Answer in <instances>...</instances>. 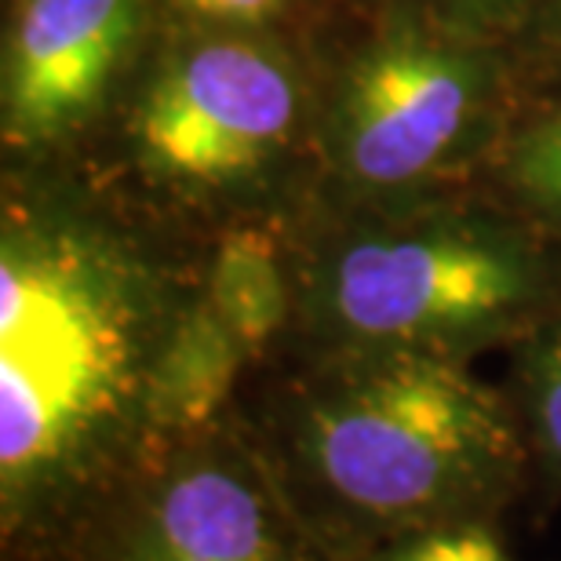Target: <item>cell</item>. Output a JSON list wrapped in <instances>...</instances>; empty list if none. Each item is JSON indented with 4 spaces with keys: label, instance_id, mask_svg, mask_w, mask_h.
Returning a JSON list of instances; mask_svg holds the SVG:
<instances>
[{
    "label": "cell",
    "instance_id": "cell-4",
    "mask_svg": "<svg viewBox=\"0 0 561 561\" xmlns=\"http://www.w3.org/2000/svg\"><path fill=\"white\" fill-rule=\"evenodd\" d=\"M500 62L453 26L405 22L346 62L324 117L332 172L362 194H401L459 164L496 114Z\"/></svg>",
    "mask_w": 561,
    "mask_h": 561
},
{
    "label": "cell",
    "instance_id": "cell-12",
    "mask_svg": "<svg viewBox=\"0 0 561 561\" xmlns=\"http://www.w3.org/2000/svg\"><path fill=\"white\" fill-rule=\"evenodd\" d=\"M376 561H511L500 540L481 522L445 525V529L412 533L379 551Z\"/></svg>",
    "mask_w": 561,
    "mask_h": 561
},
{
    "label": "cell",
    "instance_id": "cell-9",
    "mask_svg": "<svg viewBox=\"0 0 561 561\" xmlns=\"http://www.w3.org/2000/svg\"><path fill=\"white\" fill-rule=\"evenodd\" d=\"M197 291L252 354H260L296 310V274L280 260L277 238L260 227L230 230L219 241Z\"/></svg>",
    "mask_w": 561,
    "mask_h": 561
},
{
    "label": "cell",
    "instance_id": "cell-3",
    "mask_svg": "<svg viewBox=\"0 0 561 561\" xmlns=\"http://www.w3.org/2000/svg\"><path fill=\"white\" fill-rule=\"evenodd\" d=\"M551 263L540 244L481 216H416L340 233L296 274V310L335 354L467 346L540 318Z\"/></svg>",
    "mask_w": 561,
    "mask_h": 561
},
{
    "label": "cell",
    "instance_id": "cell-10",
    "mask_svg": "<svg viewBox=\"0 0 561 561\" xmlns=\"http://www.w3.org/2000/svg\"><path fill=\"white\" fill-rule=\"evenodd\" d=\"M522 409L536 456L561 474V318L547 321L525 354Z\"/></svg>",
    "mask_w": 561,
    "mask_h": 561
},
{
    "label": "cell",
    "instance_id": "cell-13",
    "mask_svg": "<svg viewBox=\"0 0 561 561\" xmlns=\"http://www.w3.org/2000/svg\"><path fill=\"white\" fill-rule=\"evenodd\" d=\"M175 4L186 8L190 15L216 22V26L249 30V26H260V22H271L274 15H280L288 0H175Z\"/></svg>",
    "mask_w": 561,
    "mask_h": 561
},
{
    "label": "cell",
    "instance_id": "cell-6",
    "mask_svg": "<svg viewBox=\"0 0 561 561\" xmlns=\"http://www.w3.org/2000/svg\"><path fill=\"white\" fill-rule=\"evenodd\" d=\"M106 561H313V540L277 470L208 431L146 467Z\"/></svg>",
    "mask_w": 561,
    "mask_h": 561
},
{
    "label": "cell",
    "instance_id": "cell-7",
    "mask_svg": "<svg viewBox=\"0 0 561 561\" xmlns=\"http://www.w3.org/2000/svg\"><path fill=\"white\" fill-rule=\"evenodd\" d=\"M142 0H15L4 41V139L48 146L88 125L117 88Z\"/></svg>",
    "mask_w": 561,
    "mask_h": 561
},
{
    "label": "cell",
    "instance_id": "cell-8",
    "mask_svg": "<svg viewBox=\"0 0 561 561\" xmlns=\"http://www.w3.org/2000/svg\"><path fill=\"white\" fill-rule=\"evenodd\" d=\"M249 357V346L216 318V310L201 299V291H194L164 351L153 390L157 456H161V445L172 448L216 426Z\"/></svg>",
    "mask_w": 561,
    "mask_h": 561
},
{
    "label": "cell",
    "instance_id": "cell-5",
    "mask_svg": "<svg viewBox=\"0 0 561 561\" xmlns=\"http://www.w3.org/2000/svg\"><path fill=\"white\" fill-rule=\"evenodd\" d=\"M302 117L296 66L244 30L183 41L146 81L131 142L164 186L222 194L271 168Z\"/></svg>",
    "mask_w": 561,
    "mask_h": 561
},
{
    "label": "cell",
    "instance_id": "cell-1",
    "mask_svg": "<svg viewBox=\"0 0 561 561\" xmlns=\"http://www.w3.org/2000/svg\"><path fill=\"white\" fill-rule=\"evenodd\" d=\"M197 288L125 230L8 201L0 230V525L41 540L157 459L153 390Z\"/></svg>",
    "mask_w": 561,
    "mask_h": 561
},
{
    "label": "cell",
    "instance_id": "cell-2",
    "mask_svg": "<svg viewBox=\"0 0 561 561\" xmlns=\"http://www.w3.org/2000/svg\"><path fill=\"white\" fill-rule=\"evenodd\" d=\"M522 442L503 398L453 354H340L291 409L280 481L302 522L387 547L485 518L522 474Z\"/></svg>",
    "mask_w": 561,
    "mask_h": 561
},
{
    "label": "cell",
    "instance_id": "cell-14",
    "mask_svg": "<svg viewBox=\"0 0 561 561\" xmlns=\"http://www.w3.org/2000/svg\"><path fill=\"white\" fill-rule=\"evenodd\" d=\"M437 11H448V15H481V11H496L507 8L511 0H426Z\"/></svg>",
    "mask_w": 561,
    "mask_h": 561
},
{
    "label": "cell",
    "instance_id": "cell-11",
    "mask_svg": "<svg viewBox=\"0 0 561 561\" xmlns=\"http://www.w3.org/2000/svg\"><path fill=\"white\" fill-rule=\"evenodd\" d=\"M507 175L543 216L561 222V110L540 117L514 139Z\"/></svg>",
    "mask_w": 561,
    "mask_h": 561
}]
</instances>
